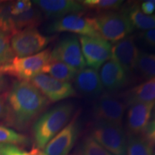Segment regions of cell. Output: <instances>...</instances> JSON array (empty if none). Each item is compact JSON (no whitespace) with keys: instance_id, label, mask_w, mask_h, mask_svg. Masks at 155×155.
I'll list each match as a JSON object with an SVG mask.
<instances>
[{"instance_id":"6da1fadb","label":"cell","mask_w":155,"mask_h":155,"mask_svg":"<svg viewBox=\"0 0 155 155\" xmlns=\"http://www.w3.org/2000/svg\"><path fill=\"white\" fill-rule=\"evenodd\" d=\"M49 104L48 98L30 81H15L7 91L3 122L17 130H25Z\"/></svg>"},{"instance_id":"7a4b0ae2","label":"cell","mask_w":155,"mask_h":155,"mask_svg":"<svg viewBox=\"0 0 155 155\" xmlns=\"http://www.w3.org/2000/svg\"><path fill=\"white\" fill-rule=\"evenodd\" d=\"M74 106L71 103H63L42 114L32 127L37 148L43 150L46 144L59 133L71 119Z\"/></svg>"},{"instance_id":"3957f363","label":"cell","mask_w":155,"mask_h":155,"mask_svg":"<svg viewBox=\"0 0 155 155\" xmlns=\"http://www.w3.org/2000/svg\"><path fill=\"white\" fill-rule=\"evenodd\" d=\"M51 58V50L45 49L35 55L15 57L9 63L0 67V73L15 77L18 81H30L42 71Z\"/></svg>"},{"instance_id":"277c9868","label":"cell","mask_w":155,"mask_h":155,"mask_svg":"<svg viewBox=\"0 0 155 155\" xmlns=\"http://www.w3.org/2000/svg\"><path fill=\"white\" fill-rule=\"evenodd\" d=\"M93 21L99 37L109 42L119 41L134 30L125 13L102 12L94 17Z\"/></svg>"},{"instance_id":"5b68a950","label":"cell","mask_w":155,"mask_h":155,"mask_svg":"<svg viewBox=\"0 0 155 155\" xmlns=\"http://www.w3.org/2000/svg\"><path fill=\"white\" fill-rule=\"evenodd\" d=\"M54 39L43 35L36 28L25 29L11 36L10 45L16 57H27L40 53Z\"/></svg>"},{"instance_id":"8992f818","label":"cell","mask_w":155,"mask_h":155,"mask_svg":"<svg viewBox=\"0 0 155 155\" xmlns=\"http://www.w3.org/2000/svg\"><path fill=\"white\" fill-rule=\"evenodd\" d=\"M91 137L113 155H126L127 139L122 126L106 122H97Z\"/></svg>"},{"instance_id":"52a82bcc","label":"cell","mask_w":155,"mask_h":155,"mask_svg":"<svg viewBox=\"0 0 155 155\" xmlns=\"http://www.w3.org/2000/svg\"><path fill=\"white\" fill-rule=\"evenodd\" d=\"M81 50L86 65L98 70L112 57V45L101 37L80 36Z\"/></svg>"},{"instance_id":"ba28073f","label":"cell","mask_w":155,"mask_h":155,"mask_svg":"<svg viewBox=\"0 0 155 155\" xmlns=\"http://www.w3.org/2000/svg\"><path fill=\"white\" fill-rule=\"evenodd\" d=\"M48 33L69 32L81 36L99 37L95 28L93 18L81 13L71 14L55 19L46 28Z\"/></svg>"},{"instance_id":"9c48e42d","label":"cell","mask_w":155,"mask_h":155,"mask_svg":"<svg viewBox=\"0 0 155 155\" xmlns=\"http://www.w3.org/2000/svg\"><path fill=\"white\" fill-rule=\"evenodd\" d=\"M51 58L66 64L78 71L86 68L79 39L75 35L62 38L51 51Z\"/></svg>"},{"instance_id":"30bf717a","label":"cell","mask_w":155,"mask_h":155,"mask_svg":"<svg viewBox=\"0 0 155 155\" xmlns=\"http://www.w3.org/2000/svg\"><path fill=\"white\" fill-rule=\"evenodd\" d=\"M30 82L44 95L49 101L57 102L75 96L76 92L72 85L54 78L49 75L40 73Z\"/></svg>"},{"instance_id":"8fae6325","label":"cell","mask_w":155,"mask_h":155,"mask_svg":"<svg viewBox=\"0 0 155 155\" xmlns=\"http://www.w3.org/2000/svg\"><path fill=\"white\" fill-rule=\"evenodd\" d=\"M126 105L111 95L100 96L94 106V119L97 122H106L122 126Z\"/></svg>"},{"instance_id":"7c38bea8","label":"cell","mask_w":155,"mask_h":155,"mask_svg":"<svg viewBox=\"0 0 155 155\" xmlns=\"http://www.w3.org/2000/svg\"><path fill=\"white\" fill-rule=\"evenodd\" d=\"M78 135V128L75 120L65 126L43 149L46 155H68L74 146Z\"/></svg>"},{"instance_id":"4fadbf2b","label":"cell","mask_w":155,"mask_h":155,"mask_svg":"<svg viewBox=\"0 0 155 155\" xmlns=\"http://www.w3.org/2000/svg\"><path fill=\"white\" fill-rule=\"evenodd\" d=\"M32 3L45 17L55 19L71 14L81 13L86 9L82 3L74 0H35Z\"/></svg>"},{"instance_id":"5bb4252c","label":"cell","mask_w":155,"mask_h":155,"mask_svg":"<svg viewBox=\"0 0 155 155\" xmlns=\"http://www.w3.org/2000/svg\"><path fill=\"white\" fill-rule=\"evenodd\" d=\"M155 102H139L129 106L127 127L132 136L144 134L150 122Z\"/></svg>"},{"instance_id":"9a60e30c","label":"cell","mask_w":155,"mask_h":155,"mask_svg":"<svg viewBox=\"0 0 155 155\" xmlns=\"http://www.w3.org/2000/svg\"><path fill=\"white\" fill-rule=\"evenodd\" d=\"M139 50L134 42V38L129 35L112 46L111 58L117 62L126 72H131L135 69Z\"/></svg>"},{"instance_id":"2e32d148","label":"cell","mask_w":155,"mask_h":155,"mask_svg":"<svg viewBox=\"0 0 155 155\" xmlns=\"http://www.w3.org/2000/svg\"><path fill=\"white\" fill-rule=\"evenodd\" d=\"M99 76L103 88L108 91L119 90L127 81V72L113 59L108 60L101 67Z\"/></svg>"},{"instance_id":"e0dca14e","label":"cell","mask_w":155,"mask_h":155,"mask_svg":"<svg viewBox=\"0 0 155 155\" xmlns=\"http://www.w3.org/2000/svg\"><path fill=\"white\" fill-rule=\"evenodd\" d=\"M73 81L75 89L85 96H96L103 91L99 73L97 70L91 68H85L78 71Z\"/></svg>"},{"instance_id":"ac0fdd59","label":"cell","mask_w":155,"mask_h":155,"mask_svg":"<svg viewBox=\"0 0 155 155\" xmlns=\"http://www.w3.org/2000/svg\"><path fill=\"white\" fill-rule=\"evenodd\" d=\"M124 97L126 106L139 102H155V78L134 87Z\"/></svg>"},{"instance_id":"d6986e66","label":"cell","mask_w":155,"mask_h":155,"mask_svg":"<svg viewBox=\"0 0 155 155\" xmlns=\"http://www.w3.org/2000/svg\"><path fill=\"white\" fill-rule=\"evenodd\" d=\"M77 73V70L73 68L52 58H50V61L42 71V73L49 75L57 80L67 83L74 80Z\"/></svg>"},{"instance_id":"ffe728a7","label":"cell","mask_w":155,"mask_h":155,"mask_svg":"<svg viewBox=\"0 0 155 155\" xmlns=\"http://www.w3.org/2000/svg\"><path fill=\"white\" fill-rule=\"evenodd\" d=\"M125 14L134 28L142 31L155 29V15L144 14L137 5L129 7Z\"/></svg>"},{"instance_id":"44dd1931","label":"cell","mask_w":155,"mask_h":155,"mask_svg":"<svg viewBox=\"0 0 155 155\" xmlns=\"http://www.w3.org/2000/svg\"><path fill=\"white\" fill-rule=\"evenodd\" d=\"M152 144L144 136H129L127 144V155H153Z\"/></svg>"},{"instance_id":"7402d4cb","label":"cell","mask_w":155,"mask_h":155,"mask_svg":"<svg viewBox=\"0 0 155 155\" xmlns=\"http://www.w3.org/2000/svg\"><path fill=\"white\" fill-rule=\"evenodd\" d=\"M135 68L147 80L155 78V54L139 52Z\"/></svg>"},{"instance_id":"603a6c76","label":"cell","mask_w":155,"mask_h":155,"mask_svg":"<svg viewBox=\"0 0 155 155\" xmlns=\"http://www.w3.org/2000/svg\"><path fill=\"white\" fill-rule=\"evenodd\" d=\"M121 0H84L81 2L85 8L94 9L98 12H113L123 5Z\"/></svg>"},{"instance_id":"cb8c5ba5","label":"cell","mask_w":155,"mask_h":155,"mask_svg":"<svg viewBox=\"0 0 155 155\" xmlns=\"http://www.w3.org/2000/svg\"><path fill=\"white\" fill-rule=\"evenodd\" d=\"M29 139L25 135L5 126H0V144L15 145L27 144Z\"/></svg>"},{"instance_id":"d4e9b609","label":"cell","mask_w":155,"mask_h":155,"mask_svg":"<svg viewBox=\"0 0 155 155\" xmlns=\"http://www.w3.org/2000/svg\"><path fill=\"white\" fill-rule=\"evenodd\" d=\"M11 35L0 30V67L9 63L15 56L10 45Z\"/></svg>"},{"instance_id":"484cf974","label":"cell","mask_w":155,"mask_h":155,"mask_svg":"<svg viewBox=\"0 0 155 155\" xmlns=\"http://www.w3.org/2000/svg\"><path fill=\"white\" fill-rule=\"evenodd\" d=\"M79 155H113L98 144L91 136L85 138Z\"/></svg>"},{"instance_id":"4316f807","label":"cell","mask_w":155,"mask_h":155,"mask_svg":"<svg viewBox=\"0 0 155 155\" xmlns=\"http://www.w3.org/2000/svg\"><path fill=\"white\" fill-rule=\"evenodd\" d=\"M0 154L2 155H37L34 148L30 152H26L19 149L17 145L10 144H0Z\"/></svg>"},{"instance_id":"83f0119b","label":"cell","mask_w":155,"mask_h":155,"mask_svg":"<svg viewBox=\"0 0 155 155\" xmlns=\"http://www.w3.org/2000/svg\"><path fill=\"white\" fill-rule=\"evenodd\" d=\"M139 38L145 45L155 48V29L141 31L139 34Z\"/></svg>"},{"instance_id":"f1b7e54d","label":"cell","mask_w":155,"mask_h":155,"mask_svg":"<svg viewBox=\"0 0 155 155\" xmlns=\"http://www.w3.org/2000/svg\"><path fill=\"white\" fill-rule=\"evenodd\" d=\"M144 134V137L148 140L153 147L155 146V119L150 122Z\"/></svg>"},{"instance_id":"f546056e","label":"cell","mask_w":155,"mask_h":155,"mask_svg":"<svg viewBox=\"0 0 155 155\" xmlns=\"http://www.w3.org/2000/svg\"><path fill=\"white\" fill-rule=\"evenodd\" d=\"M7 91L0 94V121H4L7 114Z\"/></svg>"},{"instance_id":"4dcf8cb0","label":"cell","mask_w":155,"mask_h":155,"mask_svg":"<svg viewBox=\"0 0 155 155\" xmlns=\"http://www.w3.org/2000/svg\"><path fill=\"white\" fill-rule=\"evenodd\" d=\"M140 9L143 13L147 15H152L155 11V5L152 0L143 2Z\"/></svg>"},{"instance_id":"1f68e13d","label":"cell","mask_w":155,"mask_h":155,"mask_svg":"<svg viewBox=\"0 0 155 155\" xmlns=\"http://www.w3.org/2000/svg\"><path fill=\"white\" fill-rule=\"evenodd\" d=\"M9 88V83L5 75L0 73V94L7 92L6 91Z\"/></svg>"},{"instance_id":"d6a6232c","label":"cell","mask_w":155,"mask_h":155,"mask_svg":"<svg viewBox=\"0 0 155 155\" xmlns=\"http://www.w3.org/2000/svg\"><path fill=\"white\" fill-rule=\"evenodd\" d=\"M33 148H34L35 152V154L37 155H46L42 150H39V149L37 148V147H33Z\"/></svg>"},{"instance_id":"836d02e7","label":"cell","mask_w":155,"mask_h":155,"mask_svg":"<svg viewBox=\"0 0 155 155\" xmlns=\"http://www.w3.org/2000/svg\"><path fill=\"white\" fill-rule=\"evenodd\" d=\"M153 2H154V5H155V0H153Z\"/></svg>"},{"instance_id":"e575fe53","label":"cell","mask_w":155,"mask_h":155,"mask_svg":"<svg viewBox=\"0 0 155 155\" xmlns=\"http://www.w3.org/2000/svg\"><path fill=\"white\" fill-rule=\"evenodd\" d=\"M153 155H155V152H154V153H153Z\"/></svg>"},{"instance_id":"d590c367","label":"cell","mask_w":155,"mask_h":155,"mask_svg":"<svg viewBox=\"0 0 155 155\" xmlns=\"http://www.w3.org/2000/svg\"><path fill=\"white\" fill-rule=\"evenodd\" d=\"M154 112H155V105H154Z\"/></svg>"},{"instance_id":"8d00e7d4","label":"cell","mask_w":155,"mask_h":155,"mask_svg":"<svg viewBox=\"0 0 155 155\" xmlns=\"http://www.w3.org/2000/svg\"><path fill=\"white\" fill-rule=\"evenodd\" d=\"M0 155H2V154H0Z\"/></svg>"}]
</instances>
